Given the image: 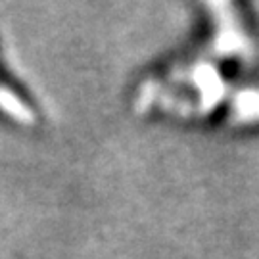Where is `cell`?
<instances>
[{"mask_svg": "<svg viewBox=\"0 0 259 259\" xmlns=\"http://www.w3.org/2000/svg\"><path fill=\"white\" fill-rule=\"evenodd\" d=\"M232 119L240 123L259 121V89H244L232 98Z\"/></svg>", "mask_w": 259, "mask_h": 259, "instance_id": "1", "label": "cell"}]
</instances>
